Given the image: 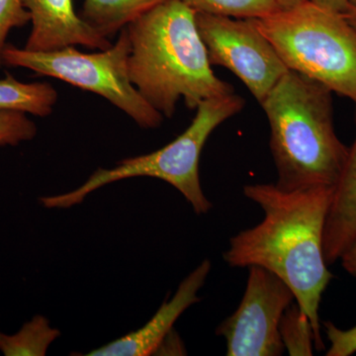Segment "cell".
Masks as SVG:
<instances>
[{
  "label": "cell",
  "instance_id": "cell-1",
  "mask_svg": "<svg viewBox=\"0 0 356 356\" xmlns=\"http://www.w3.org/2000/svg\"><path fill=\"white\" fill-rule=\"evenodd\" d=\"M334 191L331 186L285 191L275 184L245 185L243 194L261 206L264 218L232 236L222 254L231 267L261 266L286 283L310 321L318 350L325 348L318 309L334 278L323 245Z\"/></svg>",
  "mask_w": 356,
  "mask_h": 356
},
{
  "label": "cell",
  "instance_id": "cell-2",
  "mask_svg": "<svg viewBox=\"0 0 356 356\" xmlns=\"http://www.w3.org/2000/svg\"><path fill=\"white\" fill-rule=\"evenodd\" d=\"M130 38L129 76L140 95L166 118L184 98L197 109L211 98L233 95L215 76L196 24V11L181 0H165L126 27Z\"/></svg>",
  "mask_w": 356,
  "mask_h": 356
},
{
  "label": "cell",
  "instance_id": "cell-3",
  "mask_svg": "<svg viewBox=\"0 0 356 356\" xmlns=\"http://www.w3.org/2000/svg\"><path fill=\"white\" fill-rule=\"evenodd\" d=\"M332 93L325 84L289 70L261 103L280 188L337 186L350 147L334 130Z\"/></svg>",
  "mask_w": 356,
  "mask_h": 356
},
{
  "label": "cell",
  "instance_id": "cell-4",
  "mask_svg": "<svg viewBox=\"0 0 356 356\" xmlns=\"http://www.w3.org/2000/svg\"><path fill=\"white\" fill-rule=\"evenodd\" d=\"M252 20L288 69L356 105V30L343 13L306 0Z\"/></svg>",
  "mask_w": 356,
  "mask_h": 356
},
{
  "label": "cell",
  "instance_id": "cell-5",
  "mask_svg": "<svg viewBox=\"0 0 356 356\" xmlns=\"http://www.w3.org/2000/svg\"><path fill=\"white\" fill-rule=\"evenodd\" d=\"M245 105V99L236 93L205 100L197 107L189 127L170 144L151 154L123 159L115 168H98L76 191L42 197L40 201L47 208L65 209L83 202L89 193L105 185L127 178L147 177L168 182L184 196L196 214H206L212 204L201 187V153L211 134L240 113Z\"/></svg>",
  "mask_w": 356,
  "mask_h": 356
},
{
  "label": "cell",
  "instance_id": "cell-6",
  "mask_svg": "<svg viewBox=\"0 0 356 356\" xmlns=\"http://www.w3.org/2000/svg\"><path fill=\"white\" fill-rule=\"evenodd\" d=\"M130 51V38L125 27L119 32L116 43L97 53H83L74 46L36 51L6 44L2 60L7 67H24L40 76L54 77L102 96L140 128H159L163 115L145 100L129 76Z\"/></svg>",
  "mask_w": 356,
  "mask_h": 356
},
{
  "label": "cell",
  "instance_id": "cell-7",
  "mask_svg": "<svg viewBox=\"0 0 356 356\" xmlns=\"http://www.w3.org/2000/svg\"><path fill=\"white\" fill-rule=\"evenodd\" d=\"M210 64L226 67L261 104L289 70L252 19L196 13Z\"/></svg>",
  "mask_w": 356,
  "mask_h": 356
},
{
  "label": "cell",
  "instance_id": "cell-8",
  "mask_svg": "<svg viewBox=\"0 0 356 356\" xmlns=\"http://www.w3.org/2000/svg\"><path fill=\"white\" fill-rule=\"evenodd\" d=\"M245 294L238 309L217 327L228 356H280L284 353L280 322L295 302L292 290L277 275L250 266Z\"/></svg>",
  "mask_w": 356,
  "mask_h": 356
},
{
  "label": "cell",
  "instance_id": "cell-9",
  "mask_svg": "<svg viewBox=\"0 0 356 356\" xmlns=\"http://www.w3.org/2000/svg\"><path fill=\"white\" fill-rule=\"evenodd\" d=\"M31 17L32 29L25 49L36 51L83 46L106 50L112 46L106 37L76 13L74 0H22Z\"/></svg>",
  "mask_w": 356,
  "mask_h": 356
},
{
  "label": "cell",
  "instance_id": "cell-10",
  "mask_svg": "<svg viewBox=\"0 0 356 356\" xmlns=\"http://www.w3.org/2000/svg\"><path fill=\"white\" fill-rule=\"evenodd\" d=\"M211 264L205 259L178 287L170 301L165 302L149 322L138 331L120 337L102 348L90 351L88 356H146L161 348L172 332L173 325L185 310L200 301L198 292L209 275Z\"/></svg>",
  "mask_w": 356,
  "mask_h": 356
},
{
  "label": "cell",
  "instance_id": "cell-11",
  "mask_svg": "<svg viewBox=\"0 0 356 356\" xmlns=\"http://www.w3.org/2000/svg\"><path fill=\"white\" fill-rule=\"evenodd\" d=\"M356 238V136L325 219L324 254L327 266L339 261Z\"/></svg>",
  "mask_w": 356,
  "mask_h": 356
},
{
  "label": "cell",
  "instance_id": "cell-12",
  "mask_svg": "<svg viewBox=\"0 0 356 356\" xmlns=\"http://www.w3.org/2000/svg\"><path fill=\"white\" fill-rule=\"evenodd\" d=\"M163 1L165 0H84L81 17L109 39Z\"/></svg>",
  "mask_w": 356,
  "mask_h": 356
},
{
  "label": "cell",
  "instance_id": "cell-13",
  "mask_svg": "<svg viewBox=\"0 0 356 356\" xmlns=\"http://www.w3.org/2000/svg\"><path fill=\"white\" fill-rule=\"evenodd\" d=\"M58 102L55 88L47 83H22L7 72L0 79V110H15L47 117Z\"/></svg>",
  "mask_w": 356,
  "mask_h": 356
},
{
  "label": "cell",
  "instance_id": "cell-14",
  "mask_svg": "<svg viewBox=\"0 0 356 356\" xmlns=\"http://www.w3.org/2000/svg\"><path fill=\"white\" fill-rule=\"evenodd\" d=\"M43 316H35L15 334L0 332V351L6 356L46 355L50 344L60 337Z\"/></svg>",
  "mask_w": 356,
  "mask_h": 356
},
{
  "label": "cell",
  "instance_id": "cell-15",
  "mask_svg": "<svg viewBox=\"0 0 356 356\" xmlns=\"http://www.w3.org/2000/svg\"><path fill=\"white\" fill-rule=\"evenodd\" d=\"M197 13L254 19L280 10L277 0H181Z\"/></svg>",
  "mask_w": 356,
  "mask_h": 356
},
{
  "label": "cell",
  "instance_id": "cell-16",
  "mask_svg": "<svg viewBox=\"0 0 356 356\" xmlns=\"http://www.w3.org/2000/svg\"><path fill=\"white\" fill-rule=\"evenodd\" d=\"M280 330L284 350L289 355H313L315 334L310 321L296 301L283 314Z\"/></svg>",
  "mask_w": 356,
  "mask_h": 356
},
{
  "label": "cell",
  "instance_id": "cell-17",
  "mask_svg": "<svg viewBox=\"0 0 356 356\" xmlns=\"http://www.w3.org/2000/svg\"><path fill=\"white\" fill-rule=\"evenodd\" d=\"M36 135V124L24 112L0 110V147L18 146Z\"/></svg>",
  "mask_w": 356,
  "mask_h": 356
},
{
  "label": "cell",
  "instance_id": "cell-18",
  "mask_svg": "<svg viewBox=\"0 0 356 356\" xmlns=\"http://www.w3.org/2000/svg\"><path fill=\"white\" fill-rule=\"evenodd\" d=\"M31 21L22 0H0V67L3 65L4 49L9 33L14 28L24 27Z\"/></svg>",
  "mask_w": 356,
  "mask_h": 356
},
{
  "label": "cell",
  "instance_id": "cell-19",
  "mask_svg": "<svg viewBox=\"0 0 356 356\" xmlns=\"http://www.w3.org/2000/svg\"><path fill=\"white\" fill-rule=\"evenodd\" d=\"M325 334L330 341L327 356H350L356 353V325L348 330H341L334 323H324Z\"/></svg>",
  "mask_w": 356,
  "mask_h": 356
},
{
  "label": "cell",
  "instance_id": "cell-20",
  "mask_svg": "<svg viewBox=\"0 0 356 356\" xmlns=\"http://www.w3.org/2000/svg\"><path fill=\"white\" fill-rule=\"evenodd\" d=\"M339 259L344 270L356 277V238Z\"/></svg>",
  "mask_w": 356,
  "mask_h": 356
},
{
  "label": "cell",
  "instance_id": "cell-21",
  "mask_svg": "<svg viewBox=\"0 0 356 356\" xmlns=\"http://www.w3.org/2000/svg\"><path fill=\"white\" fill-rule=\"evenodd\" d=\"M314 3L336 13H344L350 7V0H311Z\"/></svg>",
  "mask_w": 356,
  "mask_h": 356
},
{
  "label": "cell",
  "instance_id": "cell-22",
  "mask_svg": "<svg viewBox=\"0 0 356 356\" xmlns=\"http://www.w3.org/2000/svg\"><path fill=\"white\" fill-rule=\"evenodd\" d=\"M343 15L348 23L356 30V7H348V10L343 13Z\"/></svg>",
  "mask_w": 356,
  "mask_h": 356
},
{
  "label": "cell",
  "instance_id": "cell-23",
  "mask_svg": "<svg viewBox=\"0 0 356 356\" xmlns=\"http://www.w3.org/2000/svg\"><path fill=\"white\" fill-rule=\"evenodd\" d=\"M278 3L281 8H290V7H293L295 6H298V4L302 3V2L306 1V0H277Z\"/></svg>",
  "mask_w": 356,
  "mask_h": 356
},
{
  "label": "cell",
  "instance_id": "cell-24",
  "mask_svg": "<svg viewBox=\"0 0 356 356\" xmlns=\"http://www.w3.org/2000/svg\"><path fill=\"white\" fill-rule=\"evenodd\" d=\"M350 6L356 7V0H350Z\"/></svg>",
  "mask_w": 356,
  "mask_h": 356
}]
</instances>
